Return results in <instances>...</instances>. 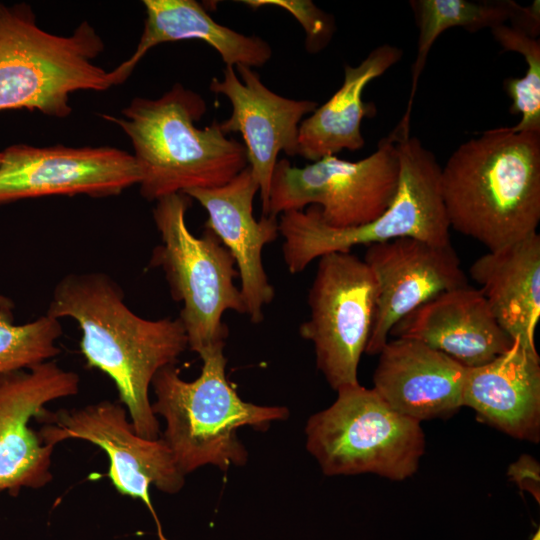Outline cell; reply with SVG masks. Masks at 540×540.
<instances>
[{
    "label": "cell",
    "mask_w": 540,
    "mask_h": 540,
    "mask_svg": "<svg viewBox=\"0 0 540 540\" xmlns=\"http://www.w3.org/2000/svg\"><path fill=\"white\" fill-rule=\"evenodd\" d=\"M104 42L83 21L69 36L42 29L30 5L0 2V111L37 110L65 118L70 95L115 86L111 71L96 65Z\"/></svg>",
    "instance_id": "cell-6"
},
{
    "label": "cell",
    "mask_w": 540,
    "mask_h": 540,
    "mask_svg": "<svg viewBox=\"0 0 540 540\" xmlns=\"http://www.w3.org/2000/svg\"><path fill=\"white\" fill-rule=\"evenodd\" d=\"M206 111L200 94L176 83L157 99L134 98L121 117L103 116L129 137L146 200L222 186L248 166L244 144L227 137L218 121L196 127Z\"/></svg>",
    "instance_id": "cell-3"
},
{
    "label": "cell",
    "mask_w": 540,
    "mask_h": 540,
    "mask_svg": "<svg viewBox=\"0 0 540 540\" xmlns=\"http://www.w3.org/2000/svg\"><path fill=\"white\" fill-rule=\"evenodd\" d=\"M364 262L377 284V299L365 353L379 354L392 327L438 295L468 285L449 244L402 237L367 246Z\"/></svg>",
    "instance_id": "cell-14"
},
{
    "label": "cell",
    "mask_w": 540,
    "mask_h": 540,
    "mask_svg": "<svg viewBox=\"0 0 540 540\" xmlns=\"http://www.w3.org/2000/svg\"><path fill=\"white\" fill-rule=\"evenodd\" d=\"M463 406L481 420L509 434L532 442L540 439V358L514 341L512 347L491 361L467 368Z\"/></svg>",
    "instance_id": "cell-19"
},
{
    "label": "cell",
    "mask_w": 540,
    "mask_h": 540,
    "mask_svg": "<svg viewBox=\"0 0 540 540\" xmlns=\"http://www.w3.org/2000/svg\"><path fill=\"white\" fill-rule=\"evenodd\" d=\"M13 320L12 310L0 309V374L31 368L61 352L59 319L45 314L19 325Z\"/></svg>",
    "instance_id": "cell-25"
},
{
    "label": "cell",
    "mask_w": 540,
    "mask_h": 540,
    "mask_svg": "<svg viewBox=\"0 0 540 540\" xmlns=\"http://www.w3.org/2000/svg\"><path fill=\"white\" fill-rule=\"evenodd\" d=\"M0 163V205L53 195L110 197L139 184L133 154L114 147L6 148Z\"/></svg>",
    "instance_id": "cell-12"
},
{
    "label": "cell",
    "mask_w": 540,
    "mask_h": 540,
    "mask_svg": "<svg viewBox=\"0 0 540 540\" xmlns=\"http://www.w3.org/2000/svg\"><path fill=\"white\" fill-rule=\"evenodd\" d=\"M389 335L422 342L467 368L491 361L514 343L497 323L482 291L469 285L420 306L398 321Z\"/></svg>",
    "instance_id": "cell-18"
},
{
    "label": "cell",
    "mask_w": 540,
    "mask_h": 540,
    "mask_svg": "<svg viewBox=\"0 0 540 540\" xmlns=\"http://www.w3.org/2000/svg\"><path fill=\"white\" fill-rule=\"evenodd\" d=\"M209 89L224 95L232 106L231 115L219 122V127L225 135L241 134L248 166L259 186L262 215L266 216L278 155L280 152L290 157L297 155L300 123L318 103L273 92L257 71L245 65L225 66L223 78L213 77Z\"/></svg>",
    "instance_id": "cell-15"
},
{
    "label": "cell",
    "mask_w": 540,
    "mask_h": 540,
    "mask_svg": "<svg viewBox=\"0 0 540 540\" xmlns=\"http://www.w3.org/2000/svg\"><path fill=\"white\" fill-rule=\"evenodd\" d=\"M259 186L247 166L226 184L184 192L207 212L205 228L214 232L234 258L246 314L253 324L264 319V309L274 298L262 259L264 247L279 235L278 217L253 215Z\"/></svg>",
    "instance_id": "cell-16"
},
{
    "label": "cell",
    "mask_w": 540,
    "mask_h": 540,
    "mask_svg": "<svg viewBox=\"0 0 540 540\" xmlns=\"http://www.w3.org/2000/svg\"><path fill=\"white\" fill-rule=\"evenodd\" d=\"M396 137L391 132L359 161L326 156L300 168L278 160L269 192L267 215L278 217L316 205L324 223L335 228L365 225L392 203L399 183Z\"/></svg>",
    "instance_id": "cell-9"
},
{
    "label": "cell",
    "mask_w": 540,
    "mask_h": 540,
    "mask_svg": "<svg viewBox=\"0 0 540 540\" xmlns=\"http://www.w3.org/2000/svg\"><path fill=\"white\" fill-rule=\"evenodd\" d=\"M471 278L481 286L502 330L523 347L536 350L540 319V235L489 251L470 266Z\"/></svg>",
    "instance_id": "cell-20"
},
{
    "label": "cell",
    "mask_w": 540,
    "mask_h": 540,
    "mask_svg": "<svg viewBox=\"0 0 540 540\" xmlns=\"http://www.w3.org/2000/svg\"><path fill=\"white\" fill-rule=\"evenodd\" d=\"M144 29L134 53L111 73L115 85L122 84L153 47L181 40H201L220 55L225 66L261 67L272 57L270 44L217 23L194 0H144Z\"/></svg>",
    "instance_id": "cell-21"
},
{
    "label": "cell",
    "mask_w": 540,
    "mask_h": 540,
    "mask_svg": "<svg viewBox=\"0 0 540 540\" xmlns=\"http://www.w3.org/2000/svg\"><path fill=\"white\" fill-rule=\"evenodd\" d=\"M305 426L306 448L328 476L374 473L404 480L425 449L420 422L389 406L359 383L344 386Z\"/></svg>",
    "instance_id": "cell-8"
},
{
    "label": "cell",
    "mask_w": 540,
    "mask_h": 540,
    "mask_svg": "<svg viewBox=\"0 0 540 540\" xmlns=\"http://www.w3.org/2000/svg\"><path fill=\"white\" fill-rule=\"evenodd\" d=\"M450 228L489 251L537 232L540 133L499 127L462 143L441 167Z\"/></svg>",
    "instance_id": "cell-2"
},
{
    "label": "cell",
    "mask_w": 540,
    "mask_h": 540,
    "mask_svg": "<svg viewBox=\"0 0 540 540\" xmlns=\"http://www.w3.org/2000/svg\"><path fill=\"white\" fill-rule=\"evenodd\" d=\"M540 2L522 6L513 0H411L418 27L417 55L412 65V85L408 104L400 123L410 125L411 110L418 81L427 56L436 39L450 28L460 27L470 33L509 24L532 36L540 33Z\"/></svg>",
    "instance_id": "cell-23"
},
{
    "label": "cell",
    "mask_w": 540,
    "mask_h": 540,
    "mask_svg": "<svg viewBox=\"0 0 540 540\" xmlns=\"http://www.w3.org/2000/svg\"><path fill=\"white\" fill-rule=\"evenodd\" d=\"M392 132L400 170L397 192L388 209L371 223L347 228L324 223L316 205L280 214L278 230L289 273H300L315 259L332 252H351L358 245L402 237L438 245L451 243L441 193V166L432 151L410 136V128L397 125Z\"/></svg>",
    "instance_id": "cell-5"
},
{
    "label": "cell",
    "mask_w": 540,
    "mask_h": 540,
    "mask_svg": "<svg viewBox=\"0 0 540 540\" xmlns=\"http://www.w3.org/2000/svg\"><path fill=\"white\" fill-rule=\"evenodd\" d=\"M77 373L50 360L0 374V492L17 494L52 480L55 446L45 444L30 420L46 414L45 405L78 393Z\"/></svg>",
    "instance_id": "cell-13"
},
{
    "label": "cell",
    "mask_w": 540,
    "mask_h": 540,
    "mask_svg": "<svg viewBox=\"0 0 540 540\" xmlns=\"http://www.w3.org/2000/svg\"><path fill=\"white\" fill-rule=\"evenodd\" d=\"M373 389L397 412L422 420L448 417L463 406L467 367L413 339L387 341Z\"/></svg>",
    "instance_id": "cell-17"
},
{
    "label": "cell",
    "mask_w": 540,
    "mask_h": 540,
    "mask_svg": "<svg viewBox=\"0 0 540 540\" xmlns=\"http://www.w3.org/2000/svg\"><path fill=\"white\" fill-rule=\"evenodd\" d=\"M47 315L75 320L87 365L108 375L141 437L158 439L149 389L156 373L188 348L179 317L143 318L125 303L119 285L101 272L70 273L56 284Z\"/></svg>",
    "instance_id": "cell-1"
},
{
    "label": "cell",
    "mask_w": 540,
    "mask_h": 540,
    "mask_svg": "<svg viewBox=\"0 0 540 540\" xmlns=\"http://www.w3.org/2000/svg\"><path fill=\"white\" fill-rule=\"evenodd\" d=\"M402 56L403 50L399 47L382 44L357 66L346 64L340 88L300 123L297 155L314 162L343 150L362 149L365 144L362 120L374 117L377 112L373 103L363 101V91Z\"/></svg>",
    "instance_id": "cell-22"
},
{
    "label": "cell",
    "mask_w": 540,
    "mask_h": 540,
    "mask_svg": "<svg viewBox=\"0 0 540 540\" xmlns=\"http://www.w3.org/2000/svg\"><path fill=\"white\" fill-rule=\"evenodd\" d=\"M252 8L266 5L280 7L300 23L306 34L305 47L319 53L330 43L336 31L333 15L323 11L310 0H250L243 1Z\"/></svg>",
    "instance_id": "cell-26"
},
{
    "label": "cell",
    "mask_w": 540,
    "mask_h": 540,
    "mask_svg": "<svg viewBox=\"0 0 540 540\" xmlns=\"http://www.w3.org/2000/svg\"><path fill=\"white\" fill-rule=\"evenodd\" d=\"M1 159H2V153L0 152V163H1Z\"/></svg>",
    "instance_id": "cell-30"
},
{
    "label": "cell",
    "mask_w": 540,
    "mask_h": 540,
    "mask_svg": "<svg viewBox=\"0 0 540 540\" xmlns=\"http://www.w3.org/2000/svg\"><path fill=\"white\" fill-rule=\"evenodd\" d=\"M192 199L176 193L156 201L153 220L161 244L152 252L150 266L165 275L171 297L182 303L179 318L188 348L198 355L225 344L228 328L222 321L226 311L246 314L244 300L234 280L238 271L234 258L218 236L205 228L195 236L186 224Z\"/></svg>",
    "instance_id": "cell-7"
},
{
    "label": "cell",
    "mask_w": 540,
    "mask_h": 540,
    "mask_svg": "<svg viewBox=\"0 0 540 540\" xmlns=\"http://www.w3.org/2000/svg\"><path fill=\"white\" fill-rule=\"evenodd\" d=\"M376 299V280L364 260L351 252L319 258L307 299L310 317L299 334L313 343L317 368L335 391L359 383Z\"/></svg>",
    "instance_id": "cell-10"
},
{
    "label": "cell",
    "mask_w": 540,
    "mask_h": 540,
    "mask_svg": "<svg viewBox=\"0 0 540 540\" xmlns=\"http://www.w3.org/2000/svg\"><path fill=\"white\" fill-rule=\"evenodd\" d=\"M225 344L199 354L200 375L186 381L175 364L160 369L151 387L152 411L166 424L162 439L184 475L206 465L226 471L243 466L248 451L237 436L241 427L265 431L289 417L285 406H262L244 401L226 378Z\"/></svg>",
    "instance_id": "cell-4"
},
{
    "label": "cell",
    "mask_w": 540,
    "mask_h": 540,
    "mask_svg": "<svg viewBox=\"0 0 540 540\" xmlns=\"http://www.w3.org/2000/svg\"><path fill=\"white\" fill-rule=\"evenodd\" d=\"M491 33L503 50L520 53L527 64L523 77H508L503 81V88L512 101L509 112L521 115L520 121L511 128L540 133V39L509 24L494 27Z\"/></svg>",
    "instance_id": "cell-24"
},
{
    "label": "cell",
    "mask_w": 540,
    "mask_h": 540,
    "mask_svg": "<svg viewBox=\"0 0 540 540\" xmlns=\"http://www.w3.org/2000/svg\"><path fill=\"white\" fill-rule=\"evenodd\" d=\"M509 475L520 488L532 493L539 501V465L530 456H522L511 464Z\"/></svg>",
    "instance_id": "cell-27"
},
{
    "label": "cell",
    "mask_w": 540,
    "mask_h": 540,
    "mask_svg": "<svg viewBox=\"0 0 540 540\" xmlns=\"http://www.w3.org/2000/svg\"><path fill=\"white\" fill-rule=\"evenodd\" d=\"M54 424L39 432L43 443L55 446L67 439L91 442L109 458L108 476L122 495L141 500L150 511L159 540H167L150 498V487L168 494L178 493L185 475L162 438L146 439L135 431L122 403L104 400L82 408L61 410Z\"/></svg>",
    "instance_id": "cell-11"
},
{
    "label": "cell",
    "mask_w": 540,
    "mask_h": 540,
    "mask_svg": "<svg viewBox=\"0 0 540 540\" xmlns=\"http://www.w3.org/2000/svg\"><path fill=\"white\" fill-rule=\"evenodd\" d=\"M530 540H540V530L538 529L536 533L532 536Z\"/></svg>",
    "instance_id": "cell-29"
},
{
    "label": "cell",
    "mask_w": 540,
    "mask_h": 540,
    "mask_svg": "<svg viewBox=\"0 0 540 540\" xmlns=\"http://www.w3.org/2000/svg\"><path fill=\"white\" fill-rule=\"evenodd\" d=\"M14 304L11 299L0 294V309H10L13 310Z\"/></svg>",
    "instance_id": "cell-28"
}]
</instances>
